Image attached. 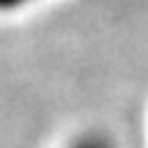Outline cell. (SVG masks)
<instances>
[{
    "label": "cell",
    "instance_id": "obj_1",
    "mask_svg": "<svg viewBox=\"0 0 148 148\" xmlns=\"http://www.w3.org/2000/svg\"><path fill=\"white\" fill-rule=\"evenodd\" d=\"M74 148H112L110 143H101V140H85V143H77V145H74Z\"/></svg>",
    "mask_w": 148,
    "mask_h": 148
},
{
    "label": "cell",
    "instance_id": "obj_2",
    "mask_svg": "<svg viewBox=\"0 0 148 148\" xmlns=\"http://www.w3.org/2000/svg\"><path fill=\"white\" fill-rule=\"evenodd\" d=\"M14 3H19V0H0V5H14Z\"/></svg>",
    "mask_w": 148,
    "mask_h": 148
}]
</instances>
